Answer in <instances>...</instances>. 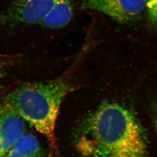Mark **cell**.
Masks as SVG:
<instances>
[{"instance_id": "3957f363", "label": "cell", "mask_w": 157, "mask_h": 157, "mask_svg": "<svg viewBox=\"0 0 157 157\" xmlns=\"http://www.w3.org/2000/svg\"><path fill=\"white\" fill-rule=\"evenodd\" d=\"M58 0H13L0 12V29L41 24Z\"/></svg>"}, {"instance_id": "52a82bcc", "label": "cell", "mask_w": 157, "mask_h": 157, "mask_svg": "<svg viewBox=\"0 0 157 157\" xmlns=\"http://www.w3.org/2000/svg\"><path fill=\"white\" fill-rule=\"evenodd\" d=\"M42 150L37 138L25 133L4 157H41Z\"/></svg>"}, {"instance_id": "6da1fadb", "label": "cell", "mask_w": 157, "mask_h": 157, "mask_svg": "<svg viewBox=\"0 0 157 157\" xmlns=\"http://www.w3.org/2000/svg\"><path fill=\"white\" fill-rule=\"evenodd\" d=\"M80 157H147V141L136 116L117 103L100 106L75 139Z\"/></svg>"}, {"instance_id": "30bf717a", "label": "cell", "mask_w": 157, "mask_h": 157, "mask_svg": "<svg viewBox=\"0 0 157 157\" xmlns=\"http://www.w3.org/2000/svg\"><path fill=\"white\" fill-rule=\"evenodd\" d=\"M154 119L155 128L157 134V106H156L155 110L154 118Z\"/></svg>"}, {"instance_id": "8992f818", "label": "cell", "mask_w": 157, "mask_h": 157, "mask_svg": "<svg viewBox=\"0 0 157 157\" xmlns=\"http://www.w3.org/2000/svg\"><path fill=\"white\" fill-rule=\"evenodd\" d=\"M73 10L71 0H58L41 24L51 29L63 27L71 21Z\"/></svg>"}, {"instance_id": "277c9868", "label": "cell", "mask_w": 157, "mask_h": 157, "mask_svg": "<svg viewBox=\"0 0 157 157\" xmlns=\"http://www.w3.org/2000/svg\"><path fill=\"white\" fill-rule=\"evenodd\" d=\"M83 9L98 11L122 24L139 20L146 9L145 0H83Z\"/></svg>"}, {"instance_id": "9c48e42d", "label": "cell", "mask_w": 157, "mask_h": 157, "mask_svg": "<svg viewBox=\"0 0 157 157\" xmlns=\"http://www.w3.org/2000/svg\"><path fill=\"white\" fill-rule=\"evenodd\" d=\"M6 75V71L5 70L4 67L3 66V64L0 61V82H1L3 78H4Z\"/></svg>"}, {"instance_id": "7a4b0ae2", "label": "cell", "mask_w": 157, "mask_h": 157, "mask_svg": "<svg viewBox=\"0 0 157 157\" xmlns=\"http://www.w3.org/2000/svg\"><path fill=\"white\" fill-rule=\"evenodd\" d=\"M74 90V86L66 79L57 78L24 84L4 100L54 147L55 127L61 106Z\"/></svg>"}, {"instance_id": "ba28073f", "label": "cell", "mask_w": 157, "mask_h": 157, "mask_svg": "<svg viewBox=\"0 0 157 157\" xmlns=\"http://www.w3.org/2000/svg\"><path fill=\"white\" fill-rule=\"evenodd\" d=\"M148 21L157 28V0H145Z\"/></svg>"}, {"instance_id": "5b68a950", "label": "cell", "mask_w": 157, "mask_h": 157, "mask_svg": "<svg viewBox=\"0 0 157 157\" xmlns=\"http://www.w3.org/2000/svg\"><path fill=\"white\" fill-rule=\"evenodd\" d=\"M25 121L4 101L0 105V157H4L26 133Z\"/></svg>"}]
</instances>
